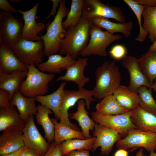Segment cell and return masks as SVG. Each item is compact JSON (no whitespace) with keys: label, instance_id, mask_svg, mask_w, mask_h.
I'll return each instance as SVG.
<instances>
[{"label":"cell","instance_id":"8d00e7d4","mask_svg":"<svg viewBox=\"0 0 156 156\" xmlns=\"http://www.w3.org/2000/svg\"><path fill=\"white\" fill-rule=\"evenodd\" d=\"M111 57L115 60L122 59L127 54V49L126 47L121 44L114 45L109 51Z\"/></svg>","mask_w":156,"mask_h":156},{"label":"cell","instance_id":"3957f363","mask_svg":"<svg viewBox=\"0 0 156 156\" xmlns=\"http://www.w3.org/2000/svg\"><path fill=\"white\" fill-rule=\"evenodd\" d=\"M66 1L60 0L59 8L53 20L46 25L47 32L41 36L44 43V55L49 57L59 52L62 40L66 32L62 25L63 19L67 17L69 10Z\"/></svg>","mask_w":156,"mask_h":156},{"label":"cell","instance_id":"836d02e7","mask_svg":"<svg viewBox=\"0 0 156 156\" xmlns=\"http://www.w3.org/2000/svg\"><path fill=\"white\" fill-rule=\"evenodd\" d=\"M84 0H72L70 9L66 20L62 22L64 29L74 27L80 22L83 14Z\"/></svg>","mask_w":156,"mask_h":156},{"label":"cell","instance_id":"c3c4849f","mask_svg":"<svg viewBox=\"0 0 156 156\" xmlns=\"http://www.w3.org/2000/svg\"><path fill=\"white\" fill-rule=\"evenodd\" d=\"M143 154V148H141L136 152L135 156H142Z\"/></svg>","mask_w":156,"mask_h":156},{"label":"cell","instance_id":"8fae6325","mask_svg":"<svg viewBox=\"0 0 156 156\" xmlns=\"http://www.w3.org/2000/svg\"><path fill=\"white\" fill-rule=\"evenodd\" d=\"M24 24L10 12H5L0 19V42L13 46L20 39Z\"/></svg>","mask_w":156,"mask_h":156},{"label":"cell","instance_id":"ac0fdd59","mask_svg":"<svg viewBox=\"0 0 156 156\" xmlns=\"http://www.w3.org/2000/svg\"><path fill=\"white\" fill-rule=\"evenodd\" d=\"M26 122L21 118L14 106L0 108V131H22Z\"/></svg>","mask_w":156,"mask_h":156},{"label":"cell","instance_id":"7c38bea8","mask_svg":"<svg viewBox=\"0 0 156 156\" xmlns=\"http://www.w3.org/2000/svg\"><path fill=\"white\" fill-rule=\"evenodd\" d=\"M22 132L26 146L35 150L41 156L46 154L51 144L46 140L38 130L33 115L30 116Z\"/></svg>","mask_w":156,"mask_h":156},{"label":"cell","instance_id":"9a60e30c","mask_svg":"<svg viewBox=\"0 0 156 156\" xmlns=\"http://www.w3.org/2000/svg\"><path fill=\"white\" fill-rule=\"evenodd\" d=\"M121 62L123 66L128 70L130 75V82L128 87L130 91L138 94V88L142 86L152 89V86L139 67L138 59L127 54L122 59Z\"/></svg>","mask_w":156,"mask_h":156},{"label":"cell","instance_id":"681fc988","mask_svg":"<svg viewBox=\"0 0 156 156\" xmlns=\"http://www.w3.org/2000/svg\"><path fill=\"white\" fill-rule=\"evenodd\" d=\"M150 155L149 156L146 155L144 154L142 156H156V152H155V150H152L150 151Z\"/></svg>","mask_w":156,"mask_h":156},{"label":"cell","instance_id":"603a6c76","mask_svg":"<svg viewBox=\"0 0 156 156\" xmlns=\"http://www.w3.org/2000/svg\"><path fill=\"white\" fill-rule=\"evenodd\" d=\"M66 82L63 81L53 93L47 95H39L35 97L36 101L49 108L54 113L56 119L60 120V113Z\"/></svg>","mask_w":156,"mask_h":156},{"label":"cell","instance_id":"4dcf8cb0","mask_svg":"<svg viewBox=\"0 0 156 156\" xmlns=\"http://www.w3.org/2000/svg\"><path fill=\"white\" fill-rule=\"evenodd\" d=\"M51 120L54 125V142L60 144L66 140L75 138L86 139L82 131L76 130L58 122L57 119L54 118Z\"/></svg>","mask_w":156,"mask_h":156},{"label":"cell","instance_id":"ba28073f","mask_svg":"<svg viewBox=\"0 0 156 156\" xmlns=\"http://www.w3.org/2000/svg\"><path fill=\"white\" fill-rule=\"evenodd\" d=\"M116 145L118 149L127 150L141 148L150 152L155 150L156 146V133L133 129L124 138L118 141Z\"/></svg>","mask_w":156,"mask_h":156},{"label":"cell","instance_id":"484cf974","mask_svg":"<svg viewBox=\"0 0 156 156\" xmlns=\"http://www.w3.org/2000/svg\"><path fill=\"white\" fill-rule=\"evenodd\" d=\"M92 23L94 25L104 29L112 34L120 32L126 37H130L133 27V23L131 21L125 23H116L109 21L107 18L101 17L94 18L92 20Z\"/></svg>","mask_w":156,"mask_h":156},{"label":"cell","instance_id":"f6af8a7d","mask_svg":"<svg viewBox=\"0 0 156 156\" xmlns=\"http://www.w3.org/2000/svg\"><path fill=\"white\" fill-rule=\"evenodd\" d=\"M128 153L126 150L119 149L115 152L114 156H128Z\"/></svg>","mask_w":156,"mask_h":156},{"label":"cell","instance_id":"6da1fadb","mask_svg":"<svg viewBox=\"0 0 156 156\" xmlns=\"http://www.w3.org/2000/svg\"><path fill=\"white\" fill-rule=\"evenodd\" d=\"M92 24V21L82 14L81 20L76 25L66 30L60 44L59 54L69 55L76 60L79 53L88 42Z\"/></svg>","mask_w":156,"mask_h":156},{"label":"cell","instance_id":"7bdbcfd3","mask_svg":"<svg viewBox=\"0 0 156 156\" xmlns=\"http://www.w3.org/2000/svg\"><path fill=\"white\" fill-rule=\"evenodd\" d=\"M60 0H51V1L53 2V6L52 9L51 10L49 15L45 18V19L41 22L43 23L47 18L51 16L56 15L57 13L56 9L58 8V5H59Z\"/></svg>","mask_w":156,"mask_h":156},{"label":"cell","instance_id":"5bb4252c","mask_svg":"<svg viewBox=\"0 0 156 156\" xmlns=\"http://www.w3.org/2000/svg\"><path fill=\"white\" fill-rule=\"evenodd\" d=\"M41 3L38 2L27 11H23L20 9L17 10V12L23 15L24 21L23 29L20 39L34 41L42 40L41 36H39L38 34L46 28L47 26L41 22H37L36 20L38 7Z\"/></svg>","mask_w":156,"mask_h":156},{"label":"cell","instance_id":"ffe728a7","mask_svg":"<svg viewBox=\"0 0 156 156\" xmlns=\"http://www.w3.org/2000/svg\"><path fill=\"white\" fill-rule=\"evenodd\" d=\"M36 101L35 98L25 97L18 90L10 103V105L16 106L21 117L26 123L30 116L36 115L37 112Z\"/></svg>","mask_w":156,"mask_h":156},{"label":"cell","instance_id":"d6986e66","mask_svg":"<svg viewBox=\"0 0 156 156\" xmlns=\"http://www.w3.org/2000/svg\"><path fill=\"white\" fill-rule=\"evenodd\" d=\"M76 60L69 55L63 56L60 54H53L48 57L45 62L37 64L40 71L49 73H60L61 71L73 65Z\"/></svg>","mask_w":156,"mask_h":156},{"label":"cell","instance_id":"4316f807","mask_svg":"<svg viewBox=\"0 0 156 156\" xmlns=\"http://www.w3.org/2000/svg\"><path fill=\"white\" fill-rule=\"evenodd\" d=\"M37 112L36 118L38 123L44 129L45 138L49 143L54 140V125L49 117V115L52 113V111L45 106L39 104L37 106Z\"/></svg>","mask_w":156,"mask_h":156},{"label":"cell","instance_id":"b9f144b4","mask_svg":"<svg viewBox=\"0 0 156 156\" xmlns=\"http://www.w3.org/2000/svg\"><path fill=\"white\" fill-rule=\"evenodd\" d=\"M89 151H74L70 152L64 156H90Z\"/></svg>","mask_w":156,"mask_h":156},{"label":"cell","instance_id":"30bf717a","mask_svg":"<svg viewBox=\"0 0 156 156\" xmlns=\"http://www.w3.org/2000/svg\"><path fill=\"white\" fill-rule=\"evenodd\" d=\"M132 110L122 114L108 115L96 112L91 113L92 119L95 122L112 129L122 136H126L131 129L136 128L131 119Z\"/></svg>","mask_w":156,"mask_h":156},{"label":"cell","instance_id":"f546056e","mask_svg":"<svg viewBox=\"0 0 156 156\" xmlns=\"http://www.w3.org/2000/svg\"><path fill=\"white\" fill-rule=\"evenodd\" d=\"M138 60L140 69L152 86L156 78V51H148Z\"/></svg>","mask_w":156,"mask_h":156},{"label":"cell","instance_id":"816d5d0a","mask_svg":"<svg viewBox=\"0 0 156 156\" xmlns=\"http://www.w3.org/2000/svg\"><path fill=\"white\" fill-rule=\"evenodd\" d=\"M9 1L10 2L14 3L20 2L22 1L21 0H10Z\"/></svg>","mask_w":156,"mask_h":156},{"label":"cell","instance_id":"44dd1931","mask_svg":"<svg viewBox=\"0 0 156 156\" xmlns=\"http://www.w3.org/2000/svg\"><path fill=\"white\" fill-rule=\"evenodd\" d=\"M25 146L21 131H4L0 135V155L16 151Z\"/></svg>","mask_w":156,"mask_h":156},{"label":"cell","instance_id":"d590c367","mask_svg":"<svg viewBox=\"0 0 156 156\" xmlns=\"http://www.w3.org/2000/svg\"><path fill=\"white\" fill-rule=\"evenodd\" d=\"M133 11L136 16L139 27V33L138 36L135 38L136 41L140 42H143L145 39L148 34L145 32L142 28L141 21V16L144 5L140 4L135 0H123Z\"/></svg>","mask_w":156,"mask_h":156},{"label":"cell","instance_id":"8992f818","mask_svg":"<svg viewBox=\"0 0 156 156\" xmlns=\"http://www.w3.org/2000/svg\"><path fill=\"white\" fill-rule=\"evenodd\" d=\"M92 93V90L84 88L77 90H64L60 113V122L73 129L79 130L78 127L70 121L68 111L81 99L85 101L87 109L89 110L92 103L96 100L93 97Z\"/></svg>","mask_w":156,"mask_h":156},{"label":"cell","instance_id":"7402d4cb","mask_svg":"<svg viewBox=\"0 0 156 156\" xmlns=\"http://www.w3.org/2000/svg\"><path fill=\"white\" fill-rule=\"evenodd\" d=\"M131 118L137 129L156 133V115L144 111L139 106L132 110Z\"/></svg>","mask_w":156,"mask_h":156},{"label":"cell","instance_id":"d6a6232c","mask_svg":"<svg viewBox=\"0 0 156 156\" xmlns=\"http://www.w3.org/2000/svg\"><path fill=\"white\" fill-rule=\"evenodd\" d=\"M142 15L144 20L142 28L149 34V38L153 43L156 40V7L144 5Z\"/></svg>","mask_w":156,"mask_h":156},{"label":"cell","instance_id":"7a4b0ae2","mask_svg":"<svg viewBox=\"0 0 156 156\" xmlns=\"http://www.w3.org/2000/svg\"><path fill=\"white\" fill-rule=\"evenodd\" d=\"M116 61H105L95 72V84L92 91L93 97L100 100L113 94L121 85V76Z\"/></svg>","mask_w":156,"mask_h":156},{"label":"cell","instance_id":"e0dca14e","mask_svg":"<svg viewBox=\"0 0 156 156\" xmlns=\"http://www.w3.org/2000/svg\"><path fill=\"white\" fill-rule=\"evenodd\" d=\"M88 64V59L86 57L79 58L73 65L67 68L66 73L63 75L58 77L56 81H72L77 85L79 89L83 88L90 80L85 77L84 72Z\"/></svg>","mask_w":156,"mask_h":156},{"label":"cell","instance_id":"f5cc1de1","mask_svg":"<svg viewBox=\"0 0 156 156\" xmlns=\"http://www.w3.org/2000/svg\"><path fill=\"white\" fill-rule=\"evenodd\" d=\"M155 151H156V147L155 148Z\"/></svg>","mask_w":156,"mask_h":156},{"label":"cell","instance_id":"cb8c5ba5","mask_svg":"<svg viewBox=\"0 0 156 156\" xmlns=\"http://www.w3.org/2000/svg\"><path fill=\"white\" fill-rule=\"evenodd\" d=\"M28 70L16 71L9 74L0 72V89L8 91L10 94V102L14 93L18 90L25 79Z\"/></svg>","mask_w":156,"mask_h":156},{"label":"cell","instance_id":"7dc6e473","mask_svg":"<svg viewBox=\"0 0 156 156\" xmlns=\"http://www.w3.org/2000/svg\"><path fill=\"white\" fill-rule=\"evenodd\" d=\"M148 51L150 52L156 51V40L150 46Z\"/></svg>","mask_w":156,"mask_h":156},{"label":"cell","instance_id":"bcb514c9","mask_svg":"<svg viewBox=\"0 0 156 156\" xmlns=\"http://www.w3.org/2000/svg\"><path fill=\"white\" fill-rule=\"evenodd\" d=\"M22 148L18 151L8 154L0 155V156H18Z\"/></svg>","mask_w":156,"mask_h":156},{"label":"cell","instance_id":"ab89813d","mask_svg":"<svg viewBox=\"0 0 156 156\" xmlns=\"http://www.w3.org/2000/svg\"><path fill=\"white\" fill-rule=\"evenodd\" d=\"M0 9L5 12H17V10L7 0H0Z\"/></svg>","mask_w":156,"mask_h":156},{"label":"cell","instance_id":"4fadbf2b","mask_svg":"<svg viewBox=\"0 0 156 156\" xmlns=\"http://www.w3.org/2000/svg\"><path fill=\"white\" fill-rule=\"evenodd\" d=\"M93 135L96 137L92 151L95 152L101 147V154L108 155L116 142L121 139L122 136L115 131L95 122Z\"/></svg>","mask_w":156,"mask_h":156},{"label":"cell","instance_id":"74e56055","mask_svg":"<svg viewBox=\"0 0 156 156\" xmlns=\"http://www.w3.org/2000/svg\"><path fill=\"white\" fill-rule=\"evenodd\" d=\"M10 94L7 91L0 89V108H5L10 106Z\"/></svg>","mask_w":156,"mask_h":156},{"label":"cell","instance_id":"9c48e42d","mask_svg":"<svg viewBox=\"0 0 156 156\" xmlns=\"http://www.w3.org/2000/svg\"><path fill=\"white\" fill-rule=\"evenodd\" d=\"M83 14L92 21L101 17L114 19L120 23H126L124 15L119 7L105 4L99 0H85Z\"/></svg>","mask_w":156,"mask_h":156},{"label":"cell","instance_id":"83f0119b","mask_svg":"<svg viewBox=\"0 0 156 156\" xmlns=\"http://www.w3.org/2000/svg\"><path fill=\"white\" fill-rule=\"evenodd\" d=\"M113 94L118 103L129 111L132 110L139 106L138 94L130 91L128 87L120 85Z\"/></svg>","mask_w":156,"mask_h":156},{"label":"cell","instance_id":"e575fe53","mask_svg":"<svg viewBox=\"0 0 156 156\" xmlns=\"http://www.w3.org/2000/svg\"><path fill=\"white\" fill-rule=\"evenodd\" d=\"M151 90L144 86L138 88L139 106L144 111L156 115V101L152 95Z\"/></svg>","mask_w":156,"mask_h":156},{"label":"cell","instance_id":"52a82bcc","mask_svg":"<svg viewBox=\"0 0 156 156\" xmlns=\"http://www.w3.org/2000/svg\"><path fill=\"white\" fill-rule=\"evenodd\" d=\"M12 48L15 55L26 66L42 62L44 43L42 40L36 42L20 39Z\"/></svg>","mask_w":156,"mask_h":156},{"label":"cell","instance_id":"60d3db41","mask_svg":"<svg viewBox=\"0 0 156 156\" xmlns=\"http://www.w3.org/2000/svg\"><path fill=\"white\" fill-rule=\"evenodd\" d=\"M18 156H41L33 149L25 146L22 148Z\"/></svg>","mask_w":156,"mask_h":156},{"label":"cell","instance_id":"2e32d148","mask_svg":"<svg viewBox=\"0 0 156 156\" xmlns=\"http://www.w3.org/2000/svg\"><path fill=\"white\" fill-rule=\"evenodd\" d=\"M27 70V66L16 56L12 47L0 43V72L9 74L15 71Z\"/></svg>","mask_w":156,"mask_h":156},{"label":"cell","instance_id":"ee69618b","mask_svg":"<svg viewBox=\"0 0 156 156\" xmlns=\"http://www.w3.org/2000/svg\"><path fill=\"white\" fill-rule=\"evenodd\" d=\"M138 4L149 7H156V0H135Z\"/></svg>","mask_w":156,"mask_h":156},{"label":"cell","instance_id":"277c9868","mask_svg":"<svg viewBox=\"0 0 156 156\" xmlns=\"http://www.w3.org/2000/svg\"><path fill=\"white\" fill-rule=\"evenodd\" d=\"M27 66V75L19 90L27 97L35 98L45 95L48 92L49 83L53 79L54 74L44 73L37 68L34 64Z\"/></svg>","mask_w":156,"mask_h":156},{"label":"cell","instance_id":"f907efd6","mask_svg":"<svg viewBox=\"0 0 156 156\" xmlns=\"http://www.w3.org/2000/svg\"><path fill=\"white\" fill-rule=\"evenodd\" d=\"M154 81V82H153L152 85V88L155 91L156 93V78L155 79Z\"/></svg>","mask_w":156,"mask_h":156},{"label":"cell","instance_id":"f35d334b","mask_svg":"<svg viewBox=\"0 0 156 156\" xmlns=\"http://www.w3.org/2000/svg\"><path fill=\"white\" fill-rule=\"evenodd\" d=\"M43 156H63L60 148V144H56L53 141L51 144L48 152Z\"/></svg>","mask_w":156,"mask_h":156},{"label":"cell","instance_id":"d4e9b609","mask_svg":"<svg viewBox=\"0 0 156 156\" xmlns=\"http://www.w3.org/2000/svg\"><path fill=\"white\" fill-rule=\"evenodd\" d=\"M77 110L75 113L69 114L72 119L75 120L78 122L86 139L92 137L90 131H93L95 122L89 116L88 112L85 108L86 106L85 101L83 99L77 102Z\"/></svg>","mask_w":156,"mask_h":156},{"label":"cell","instance_id":"1f68e13d","mask_svg":"<svg viewBox=\"0 0 156 156\" xmlns=\"http://www.w3.org/2000/svg\"><path fill=\"white\" fill-rule=\"evenodd\" d=\"M96 140L95 137L85 139H68L60 144L63 156L74 151L91 150Z\"/></svg>","mask_w":156,"mask_h":156},{"label":"cell","instance_id":"5b68a950","mask_svg":"<svg viewBox=\"0 0 156 156\" xmlns=\"http://www.w3.org/2000/svg\"><path fill=\"white\" fill-rule=\"evenodd\" d=\"M121 35L112 34L93 24L90 31V38L86 47L79 53L78 55L84 57L92 55L106 57L108 55L107 47L113 42L119 40Z\"/></svg>","mask_w":156,"mask_h":156},{"label":"cell","instance_id":"f1b7e54d","mask_svg":"<svg viewBox=\"0 0 156 156\" xmlns=\"http://www.w3.org/2000/svg\"><path fill=\"white\" fill-rule=\"evenodd\" d=\"M95 109L96 112L108 115L122 114L130 111L122 106L113 94L103 98L96 104Z\"/></svg>","mask_w":156,"mask_h":156}]
</instances>
